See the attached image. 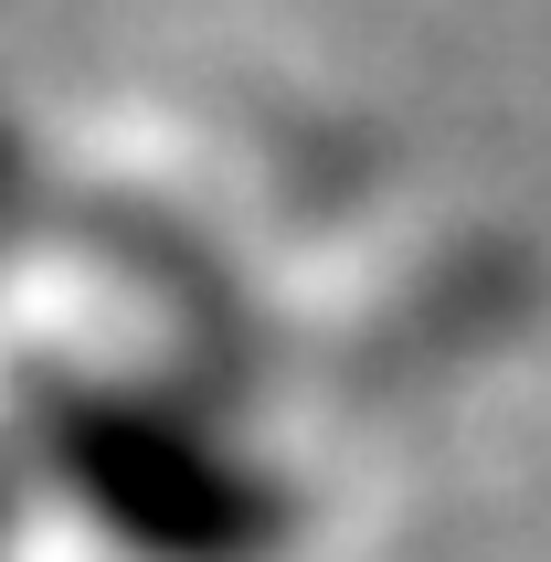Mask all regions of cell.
<instances>
[{
  "label": "cell",
  "mask_w": 551,
  "mask_h": 562,
  "mask_svg": "<svg viewBox=\"0 0 551 562\" xmlns=\"http://www.w3.org/2000/svg\"><path fill=\"white\" fill-rule=\"evenodd\" d=\"M11 446L127 562H276L297 541V488L255 446L127 372H32Z\"/></svg>",
  "instance_id": "1"
},
{
  "label": "cell",
  "mask_w": 551,
  "mask_h": 562,
  "mask_svg": "<svg viewBox=\"0 0 551 562\" xmlns=\"http://www.w3.org/2000/svg\"><path fill=\"white\" fill-rule=\"evenodd\" d=\"M22 499H32V468H22V446H0V531L22 520Z\"/></svg>",
  "instance_id": "2"
}]
</instances>
